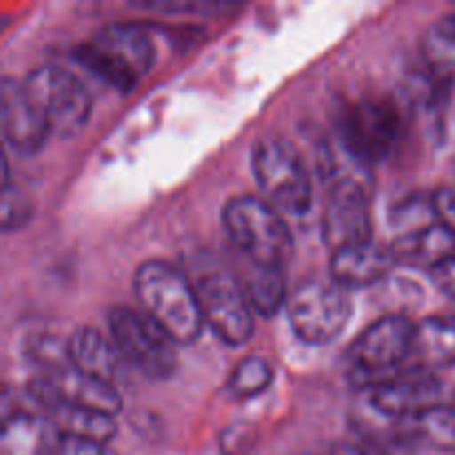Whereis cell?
<instances>
[{
  "label": "cell",
  "mask_w": 455,
  "mask_h": 455,
  "mask_svg": "<svg viewBox=\"0 0 455 455\" xmlns=\"http://www.w3.org/2000/svg\"><path fill=\"white\" fill-rule=\"evenodd\" d=\"M133 293L140 311L163 329L178 347L191 345L204 329L196 284L164 260L142 262L133 275Z\"/></svg>",
  "instance_id": "6da1fadb"
},
{
  "label": "cell",
  "mask_w": 455,
  "mask_h": 455,
  "mask_svg": "<svg viewBox=\"0 0 455 455\" xmlns=\"http://www.w3.org/2000/svg\"><path fill=\"white\" fill-rule=\"evenodd\" d=\"M76 58L111 87L129 92L151 69L156 47L138 22H109L78 47Z\"/></svg>",
  "instance_id": "7a4b0ae2"
},
{
  "label": "cell",
  "mask_w": 455,
  "mask_h": 455,
  "mask_svg": "<svg viewBox=\"0 0 455 455\" xmlns=\"http://www.w3.org/2000/svg\"><path fill=\"white\" fill-rule=\"evenodd\" d=\"M222 225L231 243L253 267H280L293 253V238L280 212L253 196L231 198L222 209Z\"/></svg>",
  "instance_id": "3957f363"
},
{
  "label": "cell",
  "mask_w": 455,
  "mask_h": 455,
  "mask_svg": "<svg viewBox=\"0 0 455 455\" xmlns=\"http://www.w3.org/2000/svg\"><path fill=\"white\" fill-rule=\"evenodd\" d=\"M251 169L267 203L275 212L302 216L314 203V182L300 151L287 138L269 136L256 142Z\"/></svg>",
  "instance_id": "277c9868"
},
{
  "label": "cell",
  "mask_w": 455,
  "mask_h": 455,
  "mask_svg": "<svg viewBox=\"0 0 455 455\" xmlns=\"http://www.w3.org/2000/svg\"><path fill=\"white\" fill-rule=\"evenodd\" d=\"M354 315L351 291L333 278L302 280L287 300V318L293 333L307 345H329Z\"/></svg>",
  "instance_id": "5b68a950"
},
{
  "label": "cell",
  "mask_w": 455,
  "mask_h": 455,
  "mask_svg": "<svg viewBox=\"0 0 455 455\" xmlns=\"http://www.w3.org/2000/svg\"><path fill=\"white\" fill-rule=\"evenodd\" d=\"M107 329L120 358L149 380H164L178 367L176 342L156 327L142 311L111 307Z\"/></svg>",
  "instance_id": "8992f818"
},
{
  "label": "cell",
  "mask_w": 455,
  "mask_h": 455,
  "mask_svg": "<svg viewBox=\"0 0 455 455\" xmlns=\"http://www.w3.org/2000/svg\"><path fill=\"white\" fill-rule=\"evenodd\" d=\"M22 87L53 136L71 138L83 132L92 114V98L78 76L43 65L22 80Z\"/></svg>",
  "instance_id": "52a82bcc"
},
{
  "label": "cell",
  "mask_w": 455,
  "mask_h": 455,
  "mask_svg": "<svg viewBox=\"0 0 455 455\" xmlns=\"http://www.w3.org/2000/svg\"><path fill=\"white\" fill-rule=\"evenodd\" d=\"M413 340L416 324L404 315H385L369 324L349 351L351 373L358 385L371 389L373 385L398 373L409 355H413Z\"/></svg>",
  "instance_id": "ba28073f"
},
{
  "label": "cell",
  "mask_w": 455,
  "mask_h": 455,
  "mask_svg": "<svg viewBox=\"0 0 455 455\" xmlns=\"http://www.w3.org/2000/svg\"><path fill=\"white\" fill-rule=\"evenodd\" d=\"M204 327L212 329L220 342L243 347L253 333V309L243 284L225 271L204 274L196 283Z\"/></svg>",
  "instance_id": "9c48e42d"
},
{
  "label": "cell",
  "mask_w": 455,
  "mask_h": 455,
  "mask_svg": "<svg viewBox=\"0 0 455 455\" xmlns=\"http://www.w3.org/2000/svg\"><path fill=\"white\" fill-rule=\"evenodd\" d=\"M403 120L394 102L382 98H364L351 105L338 123L336 136L354 154L376 164L394 151L400 138Z\"/></svg>",
  "instance_id": "30bf717a"
},
{
  "label": "cell",
  "mask_w": 455,
  "mask_h": 455,
  "mask_svg": "<svg viewBox=\"0 0 455 455\" xmlns=\"http://www.w3.org/2000/svg\"><path fill=\"white\" fill-rule=\"evenodd\" d=\"M443 380L425 367L398 371L369 389V403L385 420L407 422L431 407H438Z\"/></svg>",
  "instance_id": "8fae6325"
},
{
  "label": "cell",
  "mask_w": 455,
  "mask_h": 455,
  "mask_svg": "<svg viewBox=\"0 0 455 455\" xmlns=\"http://www.w3.org/2000/svg\"><path fill=\"white\" fill-rule=\"evenodd\" d=\"M371 198L364 191L336 189L329 191L323 216L324 243L338 249L367 244L371 240Z\"/></svg>",
  "instance_id": "7c38bea8"
},
{
  "label": "cell",
  "mask_w": 455,
  "mask_h": 455,
  "mask_svg": "<svg viewBox=\"0 0 455 455\" xmlns=\"http://www.w3.org/2000/svg\"><path fill=\"white\" fill-rule=\"evenodd\" d=\"M0 120H3L4 142L16 154H36L52 136L44 118L27 96L22 83L9 76H4L0 84Z\"/></svg>",
  "instance_id": "4fadbf2b"
},
{
  "label": "cell",
  "mask_w": 455,
  "mask_h": 455,
  "mask_svg": "<svg viewBox=\"0 0 455 455\" xmlns=\"http://www.w3.org/2000/svg\"><path fill=\"white\" fill-rule=\"evenodd\" d=\"M398 267L391 249L376 243L355 244V247L338 249L331 253L329 262V278L336 280L345 289H367L378 284Z\"/></svg>",
  "instance_id": "5bb4252c"
},
{
  "label": "cell",
  "mask_w": 455,
  "mask_h": 455,
  "mask_svg": "<svg viewBox=\"0 0 455 455\" xmlns=\"http://www.w3.org/2000/svg\"><path fill=\"white\" fill-rule=\"evenodd\" d=\"M65 345L67 358L76 371L116 385L123 358L116 351L111 338H105L93 327H78L67 338Z\"/></svg>",
  "instance_id": "9a60e30c"
},
{
  "label": "cell",
  "mask_w": 455,
  "mask_h": 455,
  "mask_svg": "<svg viewBox=\"0 0 455 455\" xmlns=\"http://www.w3.org/2000/svg\"><path fill=\"white\" fill-rule=\"evenodd\" d=\"M373 164L360 158L338 136L329 138L320 154V173L327 182L329 191L354 189L373 196Z\"/></svg>",
  "instance_id": "2e32d148"
},
{
  "label": "cell",
  "mask_w": 455,
  "mask_h": 455,
  "mask_svg": "<svg viewBox=\"0 0 455 455\" xmlns=\"http://www.w3.org/2000/svg\"><path fill=\"white\" fill-rule=\"evenodd\" d=\"M389 249L398 265L431 271L435 265L455 256V234L435 222L416 234L398 235Z\"/></svg>",
  "instance_id": "e0dca14e"
},
{
  "label": "cell",
  "mask_w": 455,
  "mask_h": 455,
  "mask_svg": "<svg viewBox=\"0 0 455 455\" xmlns=\"http://www.w3.org/2000/svg\"><path fill=\"white\" fill-rule=\"evenodd\" d=\"M40 411H43V418H47L49 425L56 429V434L62 435L109 444L118 431L114 416L92 411V409L74 407V404L67 403H52Z\"/></svg>",
  "instance_id": "ac0fdd59"
},
{
  "label": "cell",
  "mask_w": 455,
  "mask_h": 455,
  "mask_svg": "<svg viewBox=\"0 0 455 455\" xmlns=\"http://www.w3.org/2000/svg\"><path fill=\"white\" fill-rule=\"evenodd\" d=\"M413 355L418 367L429 371L455 364V318L453 315H429L416 324Z\"/></svg>",
  "instance_id": "d6986e66"
},
{
  "label": "cell",
  "mask_w": 455,
  "mask_h": 455,
  "mask_svg": "<svg viewBox=\"0 0 455 455\" xmlns=\"http://www.w3.org/2000/svg\"><path fill=\"white\" fill-rule=\"evenodd\" d=\"M56 435L47 418L16 411L4 416L0 455H47Z\"/></svg>",
  "instance_id": "ffe728a7"
},
{
  "label": "cell",
  "mask_w": 455,
  "mask_h": 455,
  "mask_svg": "<svg viewBox=\"0 0 455 455\" xmlns=\"http://www.w3.org/2000/svg\"><path fill=\"white\" fill-rule=\"evenodd\" d=\"M422 58L438 83L455 84V13L440 16L422 36Z\"/></svg>",
  "instance_id": "44dd1931"
},
{
  "label": "cell",
  "mask_w": 455,
  "mask_h": 455,
  "mask_svg": "<svg viewBox=\"0 0 455 455\" xmlns=\"http://www.w3.org/2000/svg\"><path fill=\"white\" fill-rule=\"evenodd\" d=\"M253 314L265 318L287 307V274L280 267H253V274L243 284Z\"/></svg>",
  "instance_id": "7402d4cb"
},
{
  "label": "cell",
  "mask_w": 455,
  "mask_h": 455,
  "mask_svg": "<svg viewBox=\"0 0 455 455\" xmlns=\"http://www.w3.org/2000/svg\"><path fill=\"white\" fill-rule=\"evenodd\" d=\"M409 435L440 451L455 453V407H431L420 416L403 422Z\"/></svg>",
  "instance_id": "603a6c76"
},
{
  "label": "cell",
  "mask_w": 455,
  "mask_h": 455,
  "mask_svg": "<svg viewBox=\"0 0 455 455\" xmlns=\"http://www.w3.org/2000/svg\"><path fill=\"white\" fill-rule=\"evenodd\" d=\"M274 382V371L269 363L260 355H249L240 360L229 376V391L234 398H256L265 394Z\"/></svg>",
  "instance_id": "cb8c5ba5"
},
{
  "label": "cell",
  "mask_w": 455,
  "mask_h": 455,
  "mask_svg": "<svg viewBox=\"0 0 455 455\" xmlns=\"http://www.w3.org/2000/svg\"><path fill=\"white\" fill-rule=\"evenodd\" d=\"M389 225L398 229V235L416 234L425 227L435 225L434 204H431V194L411 196L403 200L389 212Z\"/></svg>",
  "instance_id": "d4e9b609"
},
{
  "label": "cell",
  "mask_w": 455,
  "mask_h": 455,
  "mask_svg": "<svg viewBox=\"0 0 455 455\" xmlns=\"http://www.w3.org/2000/svg\"><path fill=\"white\" fill-rule=\"evenodd\" d=\"M0 216H3V229L13 231L25 227L34 216L31 200L22 194L18 187L9 185V180L3 187V204H0Z\"/></svg>",
  "instance_id": "484cf974"
},
{
  "label": "cell",
  "mask_w": 455,
  "mask_h": 455,
  "mask_svg": "<svg viewBox=\"0 0 455 455\" xmlns=\"http://www.w3.org/2000/svg\"><path fill=\"white\" fill-rule=\"evenodd\" d=\"M56 431V429H53ZM47 455H116L109 444L93 443V440L74 438V435L56 434L52 440Z\"/></svg>",
  "instance_id": "4316f807"
},
{
  "label": "cell",
  "mask_w": 455,
  "mask_h": 455,
  "mask_svg": "<svg viewBox=\"0 0 455 455\" xmlns=\"http://www.w3.org/2000/svg\"><path fill=\"white\" fill-rule=\"evenodd\" d=\"M253 440H256V434H253L251 425H234L222 434L220 447L225 455H243L247 453L249 449L253 447Z\"/></svg>",
  "instance_id": "83f0119b"
},
{
  "label": "cell",
  "mask_w": 455,
  "mask_h": 455,
  "mask_svg": "<svg viewBox=\"0 0 455 455\" xmlns=\"http://www.w3.org/2000/svg\"><path fill=\"white\" fill-rule=\"evenodd\" d=\"M431 204H434L435 222L455 234V189H449V187L435 189L431 194Z\"/></svg>",
  "instance_id": "f1b7e54d"
},
{
  "label": "cell",
  "mask_w": 455,
  "mask_h": 455,
  "mask_svg": "<svg viewBox=\"0 0 455 455\" xmlns=\"http://www.w3.org/2000/svg\"><path fill=\"white\" fill-rule=\"evenodd\" d=\"M431 283L435 284L438 291H443L444 296L455 298V256L447 258L440 265H435L434 269L429 271Z\"/></svg>",
  "instance_id": "f546056e"
},
{
  "label": "cell",
  "mask_w": 455,
  "mask_h": 455,
  "mask_svg": "<svg viewBox=\"0 0 455 455\" xmlns=\"http://www.w3.org/2000/svg\"><path fill=\"white\" fill-rule=\"evenodd\" d=\"M320 455H389L385 451V447L371 440H364V443H338L331 444L329 449H324Z\"/></svg>",
  "instance_id": "4dcf8cb0"
}]
</instances>
